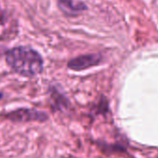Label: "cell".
<instances>
[{
  "mask_svg": "<svg viewBox=\"0 0 158 158\" xmlns=\"http://www.w3.org/2000/svg\"><path fill=\"white\" fill-rule=\"evenodd\" d=\"M6 62L16 73L33 77L42 72L43 58L40 54L28 46H17L6 52Z\"/></svg>",
  "mask_w": 158,
  "mask_h": 158,
  "instance_id": "6da1fadb",
  "label": "cell"
},
{
  "mask_svg": "<svg viewBox=\"0 0 158 158\" xmlns=\"http://www.w3.org/2000/svg\"><path fill=\"white\" fill-rule=\"evenodd\" d=\"M5 118L14 122H28V121H44L47 118V115L45 112L30 109L20 108L14 111L8 112L5 115Z\"/></svg>",
  "mask_w": 158,
  "mask_h": 158,
  "instance_id": "7a4b0ae2",
  "label": "cell"
},
{
  "mask_svg": "<svg viewBox=\"0 0 158 158\" xmlns=\"http://www.w3.org/2000/svg\"><path fill=\"white\" fill-rule=\"evenodd\" d=\"M101 60L100 56L98 55H85L80 56L72 59L68 63V67L74 70H82L89 67L97 65Z\"/></svg>",
  "mask_w": 158,
  "mask_h": 158,
  "instance_id": "3957f363",
  "label": "cell"
},
{
  "mask_svg": "<svg viewBox=\"0 0 158 158\" xmlns=\"http://www.w3.org/2000/svg\"><path fill=\"white\" fill-rule=\"evenodd\" d=\"M60 8L68 15H74L86 9V6L82 3L74 4L73 0H58Z\"/></svg>",
  "mask_w": 158,
  "mask_h": 158,
  "instance_id": "277c9868",
  "label": "cell"
},
{
  "mask_svg": "<svg viewBox=\"0 0 158 158\" xmlns=\"http://www.w3.org/2000/svg\"><path fill=\"white\" fill-rule=\"evenodd\" d=\"M1 97H2V94H0V98H1Z\"/></svg>",
  "mask_w": 158,
  "mask_h": 158,
  "instance_id": "5b68a950",
  "label": "cell"
}]
</instances>
